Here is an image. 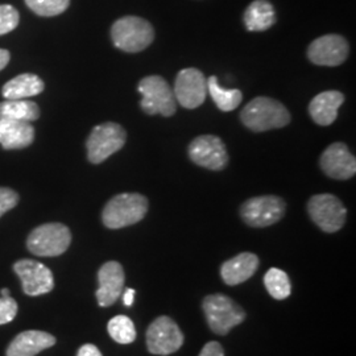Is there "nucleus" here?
Returning <instances> with one entry per match:
<instances>
[{
	"label": "nucleus",
	"mask_w": 356,
	"mask_h": 356,
	"mask_svg": "<svg viewBox=\"0 0 356 356\" xmlns=\"http://www.w3.org/2000/svg\"><path fill=\"white\" fill-rule=\"evenodd\" d=\"M241 120L245 127L254 132H266L288 126L291 123V114L279 101L268 97H257L245 104L241 113Z\"/></svg>",
	"instance_id": "obj_1"
},
{
	"label": "nucleus",
	"mask_w": 356,
	"mask_h": 356,
	"mask_svg": "<svg viewBox=\"0 0 356 356\" xmlns=\"http://www.w3.org/2000/svg\"><path fill=\"white\" fill-rule=\"evenodd\" d=\"M149 202L139 193H123L111 198L103 209V225L110 229L136 225L147 216Z\"/></svg>",
	"instance_id": "obj_2"
},
{
	"label": "nucleus",
	"mask_w": 356,
	"mask_h": 356,
	"mask_svg": "<svg viewBox=\"0 0 356 356\" xmlns=\"http://www.w3.org/2000/svg\"><path fill=\"white\" fill-rule=\"evenodd\" d=\"M202 309L210 330L222 337L239 326L247 317L241 306L229 296L220 293L204 297Z\"/></svg>",
	"instance_id": "obj_3"
},
{
	"label": "nucleus",
	"mask_w": 356,
	"mask_h": 356,
	"mask_svg": "<svg viewBox=\"0 0 356 356\" xmlns=\"http://www.w3.org/2000/svg\"><path fill=\"white\" fill-rule=\"evenodd\" d=\"M111 38L118 49L139 53L152 44L154 31L151 23L143 17L124 16L111 26Z\"/></svg>",
	"instance_id": "obj_4"
},
{
	"label": "nucleus",
	"mask_w": 356,
	"mask_h": 356,
	"mask_svg": "<svg viewBox=\"0 0 356 356\" xmlns=\"http://www.w3.org/2000/svg\"><path fill=\"white\" fill-rule=\"evenodd\" d=\"M138 91L143 99L140 106L143 111L148 115L173 116L177 111V102L175 92L163 76H144L138 85Z\"/></svg>",
	"instance_id": "obj_5"
},
{
	"label": "nucleus",
	"mask_w": 356,
	"mask_h": 356,
	"mask_svg": "<svg viewBox=\"0 0 356 356\" xmlns=\"http://www.w3.org/2000/svg\"><path fill=\"white\" fill-rule=\"evenodd\" d=\"M72 243V232L63 223L41 225L28 235L26 247L40 257H56L65 254Z\"/></svg>",
	"instance_id": "obj_6"
},
{
	"label": "nucleus",
	"mask_w": 356,
	"mask_h": 356,
	"mask_svg": "<svg viewBox=\"0 0 356 356\" xmlns=\"http://www.w3.org/2000/svg\"><path fill=\"white\" fill-rule=\"evenodd\" d=\"M127 141V132L120 124L106 122L92 128L88 141V159L91 164H101L120 151Z\"/></svg>",
	"instance_id": "obj_7"
},
{
	"label": "nucleus",
	"mask_w": 356,
	"mask_h": 356,
	"mask_svg": "<svg viewBox=\"0 0 356 356\" xmlns=\"http://www.w3.org/2000/svg\"><path fill=\"white\" fill-rule=\"evenodd\" d=\"M285 213L286 204L277 195L254 197L247 200L241 207L243 222L254 229H264L280 222Z\"/></svg>",
	"instance_id": "obj_8"
},
{
	"label": "nucleus",
	"mask_w": 356,
	"mask_h": 356,
	"mask_svg": "<svg viewBox=\"0 0 356 356\" xmlns=\"http://www.w3.org/2000/svg\"><path fill=\"white\" fill-rule=\"evenodd\" d=\"M307 213L312 220L325 232H337L347 219V210L342 201L332 194L313 195L307 202Z\"/></svg>",
	"instance_id": "obj_9"
},
{
	"label": "nucleus",
	"mask_w": 356,
	"mask_h": 356,
	"mask_svg": "<svg viewBox=\"0 0 356 356\" xmlns=\"http://www.w3.org/2000/svg\"><path fill=\"white\" fill-rule=\"evenodd\" d=\"M147 348L153 355H170L184 344V334L177 323L166 316L154 319L147 330Z\"/></svg>",
	"instance_id": "obj_10"
},
{
	"label": "nucleus",
	"mask_w": 356,
	"mask_h": 356,
	"mask_svg": "<svg viewBox=\"0 0 356 356\" xmlns=\"http://www.w3.org/2000/svg\"><path fill=\"white\" fill-rule=\"evenodd\" d=\"M175 98L184 108L193 110L204 104L207 94V79L195 67L182 69L175 82Z\"/></svg>",
	"instance_id": "obj_11"
},
{
	"label": "nucleus",
	"mask_w": 356,
	"mask_h": 356,
	"mask_svg": "<svg viewBox=\"0 0 356 356\" xmlns=\"http://www.w3.org/2000/svg\"><path fill=\"white\" fill-rule=\"evenodd\" d=\"M189 157L194 164L210 170H223L229 164L225 143L214 135H202L191 141Z\"/></svg>",
	"instance_id": "obj_12"
},
{
	"label": "nucleus",
	"mask_w": 356,
	"mask_h": 356,
	"mask_svg": "<svg viewBox=\"0 0 356 356\" xmlns=\"http://www.w3.org/2000/svg\"><path fill=\"white\" fill-rule=\"evenodd\" d=\"M13 270L22 281L26 296H42L54 289V277L51 269L40 261L31 259L19 260L13 264Z\"/></svg>",
	"instance_id": "obj_13"
},
{
	"label": "nucleus",
	"mask_w": 356,
	"mask_h": 356,
	"mask_svg": "<svg viewBox=\"0 0 356 356\" xmlns=\"http://www.w3.org/2000/svg\"><path fill=\"white\" fill-rule=\"evenodd\" d=\"M350 47L339 35H325L316 38L307 48V58L318 66H339L347 60Z\"/></svg>",
	"instance_id": "obj_14"
},
{
	"label": "nucleus",
	"mask_w": 356,
	"mask_h": 356,
	"mask_svg": "<svg viewBox=\"0 0 356 356\" xmlns=\"http://www.w3.org/2000/svg\"><path fill=\"white\" fill-rule=\"evenodd\" d=\"M319 165L327 177L334 179H350L356 173V159L348 147L341 143H332L319 159Z\"/></svg>",
	"instance_id": "obj_15"
},
{
	"label": "nucleus",
	"mask_w": 356,
	"mask_h": 356,
	"mask_svg": "<svg viewBox=\"0 0 356 356\" xmlns=\"http://www.w3.org/2000/svg\"><path fill=\"white\" fill-rule=\"evenodd\" d=\"M99 288L97 289V300L101 307L114 305L123 293L126 275L122 264L118 261H107L98 270Z\"/></svg>",
	"instance_id": "obj_16"
},
{
	"label": "nucleus",
	"mask_w": 356,
	"mask_h": 356,
	"mask_svg": "<svg viewBox=\"0 0 356 356\" xmlns=\"http://www.w3.org/2000/svg\"><path fill=\"white\" fill-rule=\"evenodd\" d=\"M56 338L45 331L29 330L15 337L7 347L6 356H36L56 344Z\"/></svg>",
	"instance_id": "obj_17"
},
{
	"label": "nucleus",
	"mask_w": 356,
	"mask_h": 356,
	"mask_svg": "<svg viewBox=\"0 0 356 356\" xmlns=\"http://www.w3.org/2000/svg\"><path fill=\"white\" fill-rule=\"evenodd\" d=\"M344 95L337 90L319 92L309 104V114L319 126H330L337 118L338 110L343 104Z\"/></svg>",
	"instance_id": "obj_18"
},
{
	"label": "nucleus",
	"mask_w": 356,
	"mask_h": 356,
	"mask_svg": "<svg viewBox=\"0 0 356 356\" xmlns=\"http://www.w3.org/2000/svg\"><path fill=\"white\" fill-rule=\"evenodd\" d=\"M35 140V128L29 122L0 119V145L4 149H23Z\"/></svg>",
	"instance_id": "obj_19"
},
{
	"label": "nucleus",
	"mask_w": 356,
	"mask_h": 356,
	"mask_svg": "<svg viewBox=\"0 0 356 356\" xmlns=\"http://www.w3.org/2000/svg\"><path fill=\"white\" fill-rule=\"evenodd\" d=\"M257 268L259 257L251 252H243L222 264L220 276L225 284L234 286L250 280L256 273Z\"/></svg>",
	"instance_id": "obj_20"
},
{
	"label": "nucleus",
	"mask_w": 356,
	"mask_h": 356,
	"mask_svg": "<svg viewBox=\"0 0 356 356\" xmlns=\"http://www.w3.org/2000/svg\"><path fill=\"white\" fill-rule=\"evenodd\" d=\"M244 26L250 32L267 31L276 23V13L268 0H254L243 16Z\"/></svg>",
	"instance_id": "obj_21"
},
{
	"label": "nucleus",
	"mask_w": 356,
	"mask_h": 356,
	"mask_svg": "<svg viewBox=\"0 0 356 356\" xmlns=\"http://www.w3.org/2000/svg\"><path fill=\"white\" fill-rule=\"evenodd\" d=\"M44 91V82L35 74H22L8 81L1 94L6 99H26Z\"/></svg>",
	"instance_id": "obj_22"
},
{
	"label": "nucleus",
	"mask_w": 356,
	"mask_h": 356,
	"mask_svg": "<svg viewBox=\"0 0 356 356\" xmlns=\"http://www.w3.org/2000/svg\"><path fill=\"white\" fill-rule=\"evenodd\" d=\"M40 118V108L32 101L7 99L0 103V119L35 122Z\"/></svg>",
	"instance_id": "obj_23"
},
{
	"label": "nucleus",
	"mask_w": 356,
	"mask_h": 356,
	"mask_svg": "<svg viewBox=\"0 0 356 356\" xmlns=\"http://www.w3.org/2000/svg\"><path fill=\"white\" fill-rule=\"evenodd\" d=\"M207 91L210 92L213 101L216 107L220 111L229 113L239 107L243 101V94L241 90L238 89H223L218 83V78L211 76L207 79Z\"/></svg>",
	"instance_id": "obj_24"
},
{
	"label": "nucleus",
	"mask_w": 356,
	"mask_h": 356,
	"mask_svg": "<svg viewBox=\"0 0 356 356\" xmlns=\"http://www.w3.org/2000/svg\"><path fill=\"white\" fill-rule=\"evenodd\" d=\"M264 285L275 300H285L291 296L292 286L289 276L279 268H270L264 276Z\"/></svg>",
	"instance_id": "obj_25"
},
{
	"label": "nucleus",
	"mask_w": 356,
	"mask_h": 356,
	"mask_svg": "<svg viewBox=\"0 0 356 356\" xmlns=\"http://www.w3.org/2000/svg\"><path fill=\"white\" fill-rule=\"evenodd\" d=\"M107 331L116 343L129 344L136 339V329L132 319L127 316H116L110 319Z\"/></svg>",
	"instance_id": "obj_26"
},
{
	"label": "nucleus",
	"mask_w": 356,
	"mask_h": 356,
	"mask_svg": "<svg viewBox=\"0 0 356 356\" xmlns=\"http://www.w3.org/2000/svg\"><path fill=\"white\" fill-rule=\"evenodd\" d=\"M26 4L38 16L51 17L64 13L70 0H26Z\"/></svg>",
	"instance_id": "obj_27"
},
{
	"label": "nucleus",
	"mask_w": 356,
	"mask_h": 356,
	"mask_svg": "<svg viewBox=\"0 0 356 356\" xmlns=\"http://www.w3.org/2000/svg\"><path fill=\"white\" fill-rule=\"evenodd\" d=\"M19 22L20 16L16 8L10 4H0V36L13 32Z\"/></svg>",
	"instance_id": "obj_28"
},
{
	"label": "nucleus",
	"mask_w": 356,
	"mask_h": 356,
	"mask_svg": "<svg viewBox=\"0 0 356 356\" xmlns=\"http://www.w3.org/2000/svg\"><path fill=\"white\" fill-rule=\"evenodd\" d=\"M17 310L19 306L13 297H0V325L13 322Z\"/></svg>",
	"instance_id": "obj_29"
},
{
	"label": "nucleus",
	"mask_w": 356,
	"mask_h": 356,
	"mask_svg": "<svg viewBox=\"0 0 356 356\" xmlns=\"http://www.w3.org/2000/svg\"><path fill=\"white\" fill-rule=\"evenodd\" d=\"M19 202V194L8 188H0V216L13 210Z\"/></svg>",
	"instance_id": "obj_30"
},
{
	"label": "nucleus",
	"mask_w": 356,
	"mask_h": 356,
	"mask_svg": "<svg viewBox=\"0 0 356 356\" xmlns=\"http://www.w3.org/2000/svg\"><path fill=\"white\" fill-rule=\"evenodd\" d=\"M198 356H225V350L219 342H209L204 344Z\"/></svg>",
	"instance_id": "obj_31"
},
{
	"label": "nucleus",
	"mask_w": 356,
	"mask_h": 356,
	"mask_svg": "<svg viewBox=\"0 0 356 356\" xmlns=\"http://www.w3.org/2000/svg\"><path fill=\"white\" fill-rule=\"evenodd\" d=\"M76 356H103L99 348L94 344H83L79 347Z\"/></svg>",
	"instance_id": "obj_32"
},
{
	"label": "nucleus",
	"mask_w": 356,
	"mask_h": 356,
	"mask_svg": "<svg viewBox=\"0 0 356 356\" xmlns=\"http://www.w3.org/2000/svg\"><path fill=\"white\" fill-rule=\"evenodd\" d=\"M10 51H6V49H0V70H3L8 63H10Z\"/></svg>",
	"instance_id": "obj_33"
},
{
	"label": "nucleus",
	"mask_w": 356,
	"mask_h": 356,
	"mask_svg": "<svg viewBox=\"0 0 356 356\" xmlns=\"http://www.w3.org/2000/svg\"><path fill=\"white\" fill-rule=\"evenodd\" d=\"M134 298H135V291L134 289H126V292H124V296H123V302H124V305L132 306L134 304Z\"/></svg>",
	"instance_id": "obj_34"
},
{
	"label": "nucleus",
	"mask_w": 356,
	"mask_h": 356,
	"mask_svg": "<svg viewBox=\"0 0 356 356\" xmlns=\"http://www.w3.org/2000/svg\"><path fill=\"white\" fill-rule=\"evenodd\" d=\"M0 296H1V297H10V291H8L7 288H4V289L0 291Z\"/></svg>",
	"instance_id": "obj_35"
}]
</instances>
